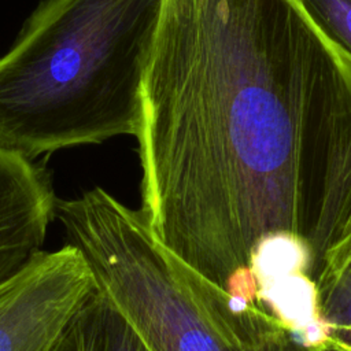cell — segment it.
<instances>
[{"label":"cell","mask_w":351,"mask_h":351,"mask_svg":"<svg viewBox=\"0 0 351 351\" xmlns=\"http://www.w3.org/2000/svg\"><path fill=\"white\" fill-rule=\"evenodd\" d=\"M314 351H329V350H326L322 344H318V346H315V350Z\"/></svg>","instance_id":"cell-9"},{"label":"cell","mask_w":351,"mask_h":351,"mask_svg":"<svg viewBox=\"0 0 351 351\" xmlns=\"http://www.w3.org/2000/svg\"><path fill=\"white\" fill-rule=\"evenodd\" d=\"M317 317L329 351H351V270L343 269L315 288Z\"/></svg>","instance_id":"cell-7"},{"label":"cell","mask_w":351,"mask_h":351,"mask_svg":"<svg viewBox=\"0 0 351 351\" xmlns=\"http://www.w3.org/2000/svg\"><path fill=\"white\" fill-rule=\"evenodd\" d=\"M346 267H348V269H350V270H351V261H350V262H348V265H347V266H346ZM346 267H344V269H346Z\"/></svg>","instance_id":"cell-10"},{"label":"cell","mask_w":351,"mask_h":351,"mask_svg":"<svg viewBox=\"0 0 351 351\" xmlns=\"http://www.w3.org/2000/svg\"><path fill=\"white\" fill-rule=\"evenodd\" d=\"M48 169L0 148V262L34 245L55 215Z\"/></svg>","instance_id":"cell-5"},{"label":"cell","mask_w":351,"mask_h":351,"mask_svg":"<svg viewBox=\"0 0 351 351\" xmlns=\"http://www.w3.org/2000/svg\"><path fill=\"white\" fill-rule=\"evenodd\" d=\"M163 0H43L0 56V148L30 160L137 136Z\"/></svg>","instance_id":"cell-2"},{"label":"cell","mask_w":351,"mask_h":351,"mask_svg":"<svg viewBox=\"0 0 351 351\" xmlns=\"http://www.w3.org/2000/svg\"><path fill=\"white\" fill-rule=\"evenodd\" d=\"M314 23L351 56V0H296Z\"/></svg>","instance_id":"cell-8"},{"label":"cell","mask_w":351,"mask_h":351,"mask_svg":"<svg viewBox=\"0 0 351 351\" xmlns=\"http://www.w3.org/2000/svg\"><path fill=\"white\" fill-rule=\"evenodd\" d=\"M140 213L191 289L232 292L293 239L351 261V56L296 0H163L136 136Z\"/></svg>","instance_id":"cell-1"},{"label":"cell","mask_w":351,"mask_h":351,"mask_svg":"<svg viewBox=\"0 0 351 351\" xmlns=\"http://www.w3.org/2000/svg\"><path fill=\"white\" fill-rule=\"evenodd\" d=\"M55 218L89 263L96 288L147 351H314L258 295L202 308L171 269L140 213L101 188L58 199Z\"/></svg>","instance_id":"cell-3"},{"label":"cell","mask_w":351,"mask_h":351,"mask_svg":"<svg viewBox=\"0 0 351 351\" xmlns=\"http://www.w3.org/2000/svg\"><path fill=\"white\" fill-rule=\"evenodd\" d=\"M53 351H147L111 302L96 288L74 315Z\"/></svg>","instance_id":"cell-6"},{"label":"cell","mask_w":351,"mask_h":351,"mask_svg":"<svg viewBox=\"0 0 351 351\" xmlns=\"http://www.w3.org/2000/svg\"><path fill=\"white\" fill-rule=\"evenodd\" d=\"M95 289L89 263L73 244L37 252L0 282V351H53Z\"/></svg>","instance_id":"cell-4"}]
</instances>
